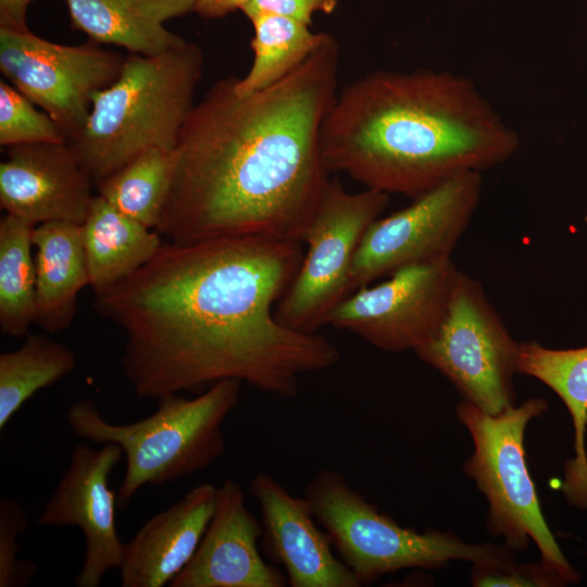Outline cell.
<instances>
[{"mask_svg":"<svg viewBox=\"0 0 587 587\" xmlns=\"http://www.w3.org/2000/svg\"><path fill=\"white\" fill-rule=\"evenodd\" d=\"M250 495L261 511L262 551L284 569L288 586H361L334 553L328 535L316 522L304 496L291 495L264 472L251 479Z\"/></svg>","mask_w":587,"mask_h":587,"instance_id":"cell-15","label":"cell"},{"mask_svg":"<svg viewBox=\"0 0 587 587\" xmlns=\"http://www.w3.org/2000/svg\"><path fill=\"white\" fill-rule=\"evenodd\" d=\"M72 27L97 43L152 57L187 40L164 24L193 12L196 0H65Z\"/></svg>","mask_w":587,"mask_h":587,"instance_id":"cell-18","label":"cell"},{"mask_svg":"<svg viewBox=\"0 0 587 587\" xmlns=\"http://www.w3.org/2000/svg\"><path fill=\"white\" fill-rule=\"evenodd\" d=\"M34 0H0V28L27 30L26 12Z\"/></svg>","mask_w":587,"mask_h":587,"instance_id":"cell-30","label":"cell"},{"mask_svg":"<svg viewBox=\"0 0 587 587\" xmlns=\"http://www.w3.org/2000/svg\"><path fill=\"white\" fill-rule=\"evenodd\" d=\"M304 498L361 586L400 570L436 569L453 560L473 564L511 560L504 548L465 542L448 532H417L399 525L335 470L319 471L307 486Z\"/></svg>","mask_w":587,"mask_h":587,"instance_id":"cell-6","label":"cell"},{"mask_svg":"<svg viewBox=\"0 0 587 587\" xmlns=\"http://www.w3.org/2000/svg\"><path fill=\"white\" fill-rule=\"evenodd\" d=\"M123 457L116 444H103L99 449L76 445L67 470L37 519L40 526H76L82 530L85 557L75 578L77 587L100 586L104 575L122 564L125 544L117 535V496L109 480Z\"/></svg>","mask_w":587,"mask_h":587,"instance_id":"cell-13","label":"cell"},{"mask_svg":"<svg viewBox=\"0 0 587 587\" xmlns=\"http://www.w3.org/2000/svg\"><path fill=\"white\" fill-rule=\"evenodd\" d=\"M77 365L75 353L46 335H26L23 345L0 354V430L37 391Z\"/></svg>","mask_w":587,"mask_h":587,"instance_id":"cell-23","label":"cell"},{"mask_svg":"<svg viewBox=\"0 0 587 587\" xmlns=\"http://www.w3.org/2000/svg\"><path fill=\"white\" fill-rule=\"evenodd\" d=\"M28 525L22 503L14 498L0 499V587H24L36 574V565L29 560H18L21 550L18 535Z\"/></svg>","mask_w":587,"mask_h":587,"instance_id":"cell-27","label":"cell"},{"mask_svg":"<svg viewBox=\"0 0 587 587\" xmlns=\"http://www.w3.org/2000/svg\"><path fill=\"white\" fill-rule=\"evenodd\" d=\"M174 168V151L152 148L96 185L98 195L122 213L155 229Z\"/></svg>","mask_w":587,"mask_h":587,"instance_id":"cell-25","label":"cell"},{"mask_svg":"<svg viewBox=\"0 0 587 587\" xmlns=\"http://www.w3.org/2000/svg\"><path fill=\"white\" fill-rule=\"evenodd\" d=\"M254 29L253 62L248 73L235 78L239 95L265 89L286 77L312 54L328 34H314L309 25L292 18L258 13L248 17Z\"/></svg>","mask_w":587,"mask_h":587,"instance_id":"cell-22","label":"cell"},{"mask_svg":"<svg viewBox=\"0 0 587 587\" xmlns=\"http://www.w3.org/2000/svg\"><path fill=\"white\" fill-rule=\"evenodd\" d=\"M204 57L189 41L164 53L126 57L118 77L92 97L70 141L95 185L152 148L174 151L195 108Z\"/></svg>","mask_w":587,"mask_h":587,"instance_id":"cell-4","label":"cell"},{"mask_svg":"<svg viewBox=\"0 0 587 587\" xmlns=\"http://www.w3.org/2000/svg\"><path fill=\"white\" fill-rule=\"evenodd\" d=\"M303 253L300 241L263 236L167 241L96 295V312L125 335L121 366L135 394L157 399L236 379L290 399L301 375L336 365L330 340L273 312Z\"/></svg>","mask_w":587,"mask_h":587,"instance_id":"cell-1","label":"cell"},{"mask_svg":"<svg viewBox=\"0 0 587 587\" xmlns=\"http://www.w3.org/2000/svg\"><path fill=\"white\" fill-rule=\"evenodd\" d=\"M482 190V173H463L374 221L355 253L352 290L411 265L451 259L477 210Z\"/></svg>","mask_w":587,"mask_h":587,"instance_id":"cell-10","label":"cell"},{"mask_svg":"<svg viewBox=\"0 0 587 587\" xmlns=\"http://www.w3.org/2000/svg\"><path fill=\"white\" fill-rule=\"evenodd\" d=\"M339 47L325 41L274 85L239 95L216 82L174 150L155 230L170 242L238 236L302 242L327 186L321 129L336 96Z\"/></svg>","mask_w":587,"mask_h":587,"instance_id":"cell-2","label":"cell"},{"mask_svg":"<svg viewBox=\"0 0 587 587\" xmlns=\"http://www.w3.org/2000/svg\"><path fill=\"white\" fill-rule=\"evenodd\" d=\"M337 0H253L241 11L247 17L258 13L277 14L311 25L315 12L332 13Z\"/></svg>","mask_w":587,"mask_h":587,"instance_id":"cell-29","label":"cell"},{"mask_svg":"<svg viewBox=\"0 0 587 587\" xmlns=\"http://www.w3.org/2000/svg\"><path fill=\"white\" fill-rule=\"evenodd\" d=\"M12 84L0 82V146L65 142L67 136L45 112L38 111Z\"/></svg>","mask_w":587,"mask_h":587,"instance_id":"cell-26","label":"cell"},{"mask_svg":"<svg viewBox=\"0 0 587 587\" xmlns=\"http://www.w3.org/2000/svg\"><path fill=\"white\" fill-rule=\"evenodd\" d=\"M217 486L204 483L150 517L124 546L123 587H163L193 557L213 513Z\"/></svg>","mask_w":587,"mask_h":587,"instance_id":"cell-17","label":"cell"},{"mask_svg":"<svg viewBox=\"0 0 587 587\" xmlns=\"http://www.w3.org/2000/svg\"><path fill=\"white\" fill-rule=\"evenodd\" d=\"M253 0H196L193 12L205 18H220L241 10Z\"/></svg>","mask_w":587,"mask_h":587,"instance_id":"cell-31","label":"cell"},{"mask_svg":"<svg viewBox=\"0 0 587 587\" xmlns=\"http://www.w3.org/2000/svg\"><path fill=\"white\" fill-rule=\"evenodd\" d=\"M36 249V324L49 334L66 330L77 310V298L89 286L82 225L46 222L33 228Z\"/></svg>","mask_w":587,"mask_h":587,"instance_id":"cell-19","label":"cell"},{"mask_svg":"<svg viewBox=\"0 0 587 587\" xmlns=\"http://www.w3.org/2000/svg\"><path fill=\"white\" fill-rule=\"evenodd\" d=\"M262 523L246 504L242 488L226 478L216 490L201 541L171 587H283L287 579L259 551Z\"/></svg>","mask_w":587,"mask_h":587,"instance_id":"cell-16","label":"cell"},{"mask_svg":"<svg viewBox=\"0 0 587 587\" xmlns=\"http://www.w3.org/2000/svg\"><path fill=\"white\" fill-rule=\"evenodd\" d=\"M33 226L4 215L0 221V332L20 338L36 323V267Z\"/></svg>","mask_w":587,"mask_h":587,"instance_id":"cell-24","label":"cell"},{"mask_svg":"<svg viewBox=\"0 0 587 587\" xmlns=\"http://www.w3.org/2000/svg\"><path fill=\"white\" fill-rule=\"evenodd\" d=\"M516 132L469 78L446 71H378L338 93L321 129L327 172L412 199L489 170L517 150Z\"/></svg>","mask_w":587,"mask_h":587,"instance_id":"cell-3","label":"cell"},{"mask_svg":"<svg viewBox=\"0 0 587 587\" xmlns=\"http://www.w3.org/2000/svg\"><path fill=\"white\" fill-rule=\"evenodd\" d=\"M92 178L70 141L16 145L0 163V207L29 226L82 225L90 210Z\"/></svg>","mask_w":587,"mask_h":587,"instance_id":"cell-14","label":"cell"},{"mask_svg":"<svg viewBox=\"0 0 587 587\" xmlns=\"http://www.w3.org/2000/svg\"><path fill=\"white\" fill-rule=\"evenodd\" d=\"M547 409L545 399L532 398L520 407L491 415L465 400L460 402L457 414L474 445L464 472L489 504L488 529L503 537L512 550L523 551L529 540L534 541L541 561L565 584H572L579 580V574L569 563L547 525L525 459V429Z\"/></svg>","mask_w":587,"mask_h":587,"instance_id":"cell-7","label":"cell"},{"mask_svg":"<svg viewBox=\"0 0 587 587\" xmlns=\"http://www.w3.org/2000/svg\"><path fill=\"white\" fill-rule=\"evenodd\" d=\"M125 59L91 40L66 46L29 29L0 28L1 73L60 126L68 141L79 136L92 97L115 82Z\"/></svg>","mask_w":587,"mask_h":587,"instance_id":"cell-11","label":"cell"},{"mask_svg":"<svg viewBox=\"0 0 587 587\" xmlns=\"http://www.w3.org/2000/svg\"><path fill=\"white\" fill-rule=\"evenodd\" d=\"M240 385L224 379L191 399L161 396L152 414L128 424L107 421L90 399L74 402L66 417L76 437L122 448L125 473L116 496L117 508L124 509L143 486L203 471L224 453L223 424L239 403Z\"/></svg>","mask_w":587,"mask_h":587,"instance_id":"cell-5","label":"cell"},{"mask_svg":"<svg viewBox=\"0 0 587 587\" xmlns=\"http://www.w3.org/2000/svg\"><path fill=\"white\" fill-rule=\"evenodd\" d=\"M517 371L544 383L567 408L574 457L565 463L562 491L571 505L587 510V346L551 349L537 341L521 342Z\"/></svg>","mask_w":587,"mask_h":587,"instance_id":"cell-20","label":"cell"},{"mask_svg":"<svg viewBox=\"0 0 587 587\" xmlns=\"http://www.w3.org/2000/svg\"><path fill=\"white\" fill-rule=\"evenodd\" d=\"M82 234L95 295L133 275L163 245L155 229L122 213L99 195L82 224Z\"/></svg>","mask_w":587,"mask_h":587,"instance_id":"cell-21","label":"cell"},{"mask_svg":"<svg viewBox=\"0 0 587 587\" xmlns=\"http://www.w3.org/2000/svg\"><path fill=\"white\" fill-rule=\"evenodd\" d=\"M389 195L367 189L349 192L328 180L305 230L300 267L280 298L275 316L286 327L316 333L350 295L357 250L369 227L385 210Z\"/></svg>","mask_w":587,"mask_h":587,"instance_id":"cell-9","label":"cell"},{"mask_svg":"<svg viewBox=\"0 0 587 587\" xmlns=\"http://www.w3.org/2000/svg\"><path fill=\"white\" fill-rule=\"evenodd\" d=\"M458 273L452 259L404 267L350 294L328 324L385 351H414L442 322Z\"/></svg>","mask_w":587,"mask_h":587,"instance_id":"cell-12","label":"cell"},{"mask_svg":"<svg viewBox=\"0 0 587 587\" xmlns=\"http://www.w3.org/2000/svg\"><path fill=\"white\" fill-rule=\"evenodd\" d=\"M472 584L477 587L566 585L561 576L541 560L535 563L516 564L513 559L494 564H473Z\"/></svg>","mask_w":587,"mask_h":587,"instance_id":"cell-28","label":"cell"},{"mask_svg":"<svg viewBox=\"0 0 587 587\" xmlns=\"http://www.w3.org/2000/svg\"><path fill=\"white\" fill-rule=\"evenodd\" d=\"M520 344L482 284L459 270L442 322L414 352L447 377L465 401L496 415L514 405Z\"/></svg>","mask_w":587,"mask_h":587,"instance_id":"cell-8","label":"cell"}]
</instances>
